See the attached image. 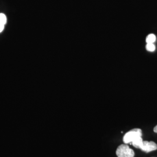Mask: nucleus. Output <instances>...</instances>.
Wrapping results in <instances>:
<instances>
[{
  "mask_svg": "<svg viewBox=\"0 0 157 157\" xmlns=\"http://www.w3.org/2000/svg\"><path fill=\"white\" fill-rule=\"evenodd\" d=\"M141 136L142 132L141 129H133L124 135L123 141L125 144H132L133 141L140 139Z\"/></svg>",
  "mask_w": 157,
  "mask_h": 157,
  "instance_id": "nucleus-1",
  "label": "nucleus"
},
{
  "mask_svg": "<svg viewBox=\"0 0 157 157\" xmlns=\"http://www.w3.org/2000/svg\"><path fill=\"white\" fill-rule=\"evenodd\" d=\"M117 155L118 157H134L135 152L132 149L129 148L128 146L122 144L119 146L116 151Z\"/></svg>",
  "mask_w": 157,
  "mask_h": 157,
  "instance_id": "nucleus-2",
  "label": "nucleus"
},
{
  "mask_svg": "<svg viewBox=\"0 0 157 157\" xmlns=\"http://www.w3.org/2000/svg\"><path fill=\"white\" fill-rule=\"evenodd\" d=\"M140 149H141L143 151L150 152L156 150L157 149V145L153 141H143V144L141 146Z\"/></svg>",
  "mask_w": 157,
  "mask_h": 157,
  "instance_id": "nucleus-3",
  "label": "nucleus"
},
{
  "mask_svg": "<svg viewBox=\"0 0 157 157\" xmlns=\"http://www.w3.org/2000/svg\"><path fill=\"white\" fill-rule=\"evenodd\" d=\"M156 40V37L154 34H150L146 38L147 43H154Z\"/></svg>",
  "mask_w": 157,
  "mask_h": 157,
  "instance_id": "nucleus-4",
  "label": "nucleus"
},
{
  "mask_svg": "<svg viewBox=\"0 0 157 157\" xmlns=\"http://www.w3.org/2000/svg\"><path fill=\"white\" fill-rule=\"evenodd\" d=\"M146 49H147V50L148 51L153 52V51H155V45L154 44V43H147Z\"/></svg>",
  "mask_w": 157,
  "mask_h": 157,
  "instance_id": "nucleus-5",
  "label": "nucleus"
},
{
  "mask_svg": "<svg viewBox=\"0 0 157 157\" xmlns=\"http://www.w3.org/2000/svg\"><path fill=\"white\" fill-rule=\"evenodd\" d=\"M6 22V17L3 13H0V24L4 25Z\"/></svg>",
  "mask_w": 157,
  "mask_h": 157,
  "instance_id": "nucleus-6",
  "label": "nucleus"
},
{
  "mask_svg": "<svg viewBox=\"0 0 157 157\" xmlns=\"http://www.w3.org/2000/svg\"><path fill=\"white\" fill-rule=\"evenodd\" d=\"M4 28V25H2V24H0V32H1Z\"/></svg>",
  "mask_w": 157,
  "mask_h": 157,
  "instance_id": "nucleus-7",
  "label": "nucleus"
},
{
  "mask_svg": "<svg viewBox=\"0 0 157 157\" xmlns=\"http://www.w3.org/2000/svg\"><path fill=\"white\" fill-rule=\"evenodd\" d=\"M154 132L155 133H157V125L154 128Z\"/></svg>",
  "mask_w": 157,
  "mask_h": 157,
  "instance_id": "nucleus-8",
  "label": "nucleus"
}]
</instances>
